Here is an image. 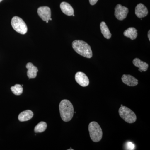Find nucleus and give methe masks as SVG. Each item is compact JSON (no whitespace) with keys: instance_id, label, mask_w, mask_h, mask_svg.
I'll return each instance as SVG.
<instances>
[{"instance_id":"obj_17","label":"nucleus","mask_w":150,"mask_h":150,"mask_svg":"<svg viewBox=\"0 0 150 150\" xmlns=\"http://www.w3.org/2000/svg\"><path fill=\"white\" fill-rule=\"evenodd\" d=\"M47 127V123L46 122L41 121L35 126L34 131L35 133H42L46 130Z\"/></svg>"},{"instance_id":"obj_1","label":"nucleus","mask_w":150,"mask_h":150,"mask_svg":"<svg viewBox=\"0 0 150 150\" xmlns=\"http://www.w3.org/2000/svg\"><path fill=\"white\" fill-rule=\"evenodd\" d=\"M60 115L63 121L69 122L74 116V108L71 103L67 99L62 100L59 104Z\"/></svg>"},{"instance_id":"obj_25","label":"nucleus","mask_w":150,"mask_h":150,"mask_svg":"<svg viewBox=\"0 0 150 150\" xmlns=\"http://www.w3.org/2000/svg\"><path fill=\"white\" fill-rule=\"evenodd\" d=\"M72 16H75V15L74 14H73Z\"/></svg>"},{"instance_id":"obj_12","label":"nucleus","mask_w":150,"mask_h":150,"mask_svg":"<svg viewBox=\"0 0 150 150\" xmlns=\"http://www.w3.org/2000/svg\"><path fill=\"white\" fill-rule=\"evenodd\" d=\"M26 68L28 69V77L29 79H34L36 77L38 72L37 67L34 66L32 63H28L26 64Z\"/></svg>"},{"instance_id":"obj_4","label":"nucleus","mask_w":150,"mask_h":150,"mask_svg":"<svg viewBox=\"0 0 150 150\" xmlns=\"http://www.w3.org/2000/svg\"><path fill=\"white\" fill-rule=\"evenodd\" d=\"M119 115L125 122L133 123L137 121V117L133 110L125 106H121L118 110Z\"/></svg>"},{"instance_id":"obj_18","label":"nucleus","mask_w":150,"mask_h":150,"mask_svg":"<svg viewBox=\"0 0 150 150\" xmlns=\"http://www.w3.org/2000/svg\"><path fill=\"white\" fill-rule=\"evenodd\" d=\"M11 89L13 93L16 95H20L23 91L22 86L19 84H16L13 86H12Z\"/></svg>"},{"instance_id":"obj_7","label":"nucleus","mask_w":150,"mask_h":150,"mask_svg":"<svg viewBox=\"0 0 150 150\" xmlns=\"http://www.w3.org/2000/svg\"><path fill=\"white\" fill-rule=\"evenodd\" d=\"M75 80L79 85L86 87L89 84V80L85 74L82 72H78L75 75Z\"/></svg>"},{"instance_id":"obj_11","label":"nucleus","mask_w":150,"mask_h":150,"mask_svg":"<svg viewBox=\"0 0 150 150\" xmlns=\"http://www.w3.org/2000/svg\"><path fill=\"white\" fill-rule=\"evenodd\" d=\"M60 8L63 13L68 16H71L74 14V10L72 7L69 3L63 2L60 4Z\"/></svg>"},{"instance_id":"obj_21","label":"nucleus","mask_w":150,"mask_h":150,"mask_svg":"<svg viewBox=\"0 0 150 150\" xmlns=\"http://www.w3.org/2000/svg\"><path fill=\"white\" fill-rule=\"evenodd\" d=\"M150 30H149L148 31V38H149V40H150Z\"/></svg>"},{"instance_id":"obj_13","label":"nucleus","mask_w":150,"mask_h":150,"mask_svg":"<svg viewBox=\"0 0 150 150\" xmlns=\"http://www.w3.org/2000/svg\"><path fill=\"white\" fill-rule=\"evenodd\" d=\"M133 63L135 67L139 68V71L141 72L142 71L146 72L147 71L149 64L146 62L141 61L138 58H135L133 60Z\"/></svg>"},{"instance_id":"obj_20","label":"nucleus","mask_w":150,"mask_h":150,"mask_svg":"<svg viewBox=\"0 0 150 150\" xmlns=\"http://www.w3.org/2000/svg\"><path fill=\"white\" fill-rule=\"evenodd\" d=\"M98 0H89V2L91 5H94L97 2Z\"/></svg>"},{"instance_id":"obj_16","label":"nucleus","mask_w":150,"mask_h":150,"mask_svg":"<svg viewBox=\"0 0 150 150\" xmlns=\"http://www.w3.org/2000/svg\"><path fill=\"white\" fill-rule=\"evenodd\" d=\"M100 28L101 33L103 36L106 39H110L112 35L105 22L103 21L100 23Z\"/></svg>"},{"instance_id":"obj_15","label":"nucleus","mask_w":150,"mask_h":150,"mask_svg":"<svg viewBox=\"0 0 150 150\" xmlns=\"http://www.w3.org/2000/svg\"><path fill=\"white\" fill-rule=\"evenodd\" d=\"M124 36L129 38L131 40L136 39L138 35L137 30L135 28L130 27L125 30L123 33Z\"/></svg>"},{"instance_id":"obj_10","label":"nucleus","mask_w":150,"mask_h":150,"mask_svg":"<svg viewBox=\"0 0 150 150\" xmlns=\"http://www.w3.org/2000/svg\"><path fill=\"white\" fill-rule=\"evenodd\" d=\"M148 9L143 4H138L135 8V14L139 18H141L147 16Z\"/></svg>"},{"instance_id":"obj_23","label":"nucleus","mask_w":150,"mask_h":150,"mask_svg":"<svg viewBox=\"0 0 150 150\" xmlns=\"http://www.w3.org/2000/svg\"><path fill=\"white\" fill-rule=\"evenodd\" d=\"M46 22L47 23H48V21H46Z\"/></svg>"},{"instance_id":"obj_24","label":"nucleus","mask_w":150,"mask_h":150,"mask_svg":"<svg viewBox=\"0 0 150 150\" xmlns=\"http://www.w3.org/2000/svg\"><path fill=\"white\" fill-rule=\"evenodd\" d=\"M69 150H73V149H68Z\"/></svg>"},{"instance_id":"obj_22","label":"nucleus","mask_w":150,"mask_h":150,"mask_svg":"<svg viewBox=\"0 0 150 150\" xmlns=\"http://www.w3.org/2000/svg\"><path fill=\"white\" fill-rule=\"evenodd\" d=\"M3 0H0V2H1Z\"/></svg>"},{"instance_id":"obj_5","label":"nucleus","mask_w":150,"mask_h":150,"mask_svg":"<svg viewBox=\"0 0 150 150\" xmlns=\"http://www.w3.org/2000/svg\"><path fill=\"white\" fill-rule=\"evenodd\" d=\"M11 24L14 30L18 33L25 34L27 33V25L21 18L18 16L13 17L12 19Z\"/></svg>"},{"instance_id":"obj_6","label":"nucleus","mask_w":150,"mask_h":150,"mask_svg":"<svg viewBox=\"0 0 150 150\" xmlns=\"http://www.w3.org/2000/svg\"><path fill=\"white\" fill-rule=\"evenodd\" d=\"M129 9L121 4H118L115 8V16L118 20L125 19L129 13Z\"/></svg>"},{"instance_id":"obj_8","label":"nucleus","mask_w":150,"mask_h":150,"mask_svg":"<svg viewBox=\"0 0 150 150\" xmlns=\"http://www.w3.org/2000/svg\"><path fill=\"white\" fill-rule=\"evenodd\" d=\"M38 13L43 21H49L51 18V10L47 6L40 7L38 9Z\"/></svg>"},{"instance_id":"obj_19","label":"nucleus","mask_w":150,"mask_h":150,"mask_svg":"<svg viewBox=\"0 0 150 150\" xmlns=\"http://www.w3.org/2000/svg\"><path fill=\"white\" fill-rule=\"evenodd\" d=\"M127 148L129 150H133L134 149V148L135 147V146L133 144V143L131 142H128L127 144Z\"/></svg>"},{"instance_id":"obj_3","label":"nucleus","mask_w":150,"mask_h":150,"mask_svg":"<svg viewBox=\"0 0 150 150\" xmlns=\"http://www.w3.org/2000/svg\"><path fill=\"white\" fill-rule=\"evenodd\" d=\"M88 131L92 141L94 142H99L102 139V129L97 122L92 121L88 125Z\"/></svg>"},{"instance_id":"obj_14","label":"nucleus","mask_w":150,"mask_h":150,"mask_svg":"<svg viewBox=\"0 0 150 150\" xmlns=\"http://www.w3.org/2000/svg\"><path fill=\"white\" fill-rule=\"evenodd\" d=\"M33 116V113L30 110H26L23 111L18 115L19 121L24 122L30 120Z\"/></svg>"},{"instance_id":"obj_2","label":"nucleus","mask_w":150,"mask_h":150,"mask_svg":"<svg viewBox=\"0 0 150 150\" xmlns=\"http://www.w3.org/2000/svg\"><path fill=\"white\" fill-rule=\"evenodd\" d=\"M72 47L74 51L81 56L88 59L93 56L91 47L83 40H74L72 43Z\"/></svg>"},{"instance_id":"obj_9","label":"nucleus","mask_w":150,"mask_h":150,"mask_svg":"<svg viewBox=\"0 0 150 150\" xmlns=\"http://www.w3.org/2000/svg\"><path fill=\"white\" fill-rule=\"evenodd\" d=\"M121 80L123 83L129 86H135L139 83V81L130 75L123 74Z\"/></svg>"}]
</instances>
